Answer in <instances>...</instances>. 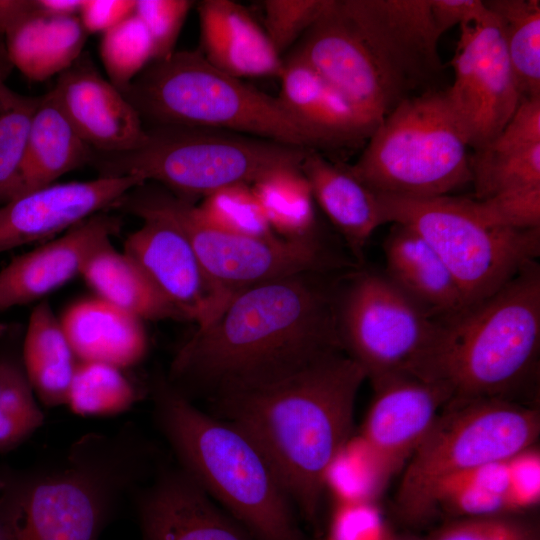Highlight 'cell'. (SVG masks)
Wrapping results in <instances>:
<instances>
[{"label": "cell", "instance_id": "4", "mask_svg": "<svg viewBox=\"0 0 540 540\" xmlns=\"http://www.w3.org/2000/svg\"><path fill=\"white\" fill-rule=\"evenodd\" d=\"M156 422L179 466L255 540H305L295 507L256 444L208 414L160 377L152 385Z\"/></svg>", "mask_w": 540, "mask_h": 540}, {"label": "cell", "instance_id": "11", "mask_svg": "<svg viewBox=\"0 0 540 540\" xmlns=\"http://www.w3.org/2000/svg\"><path fill=\"white\" fill-rule=\"evenodd\" d=\"M135 199L171 217L188 237L222 310L238 293L303 273L333 274L358 265L324 237L287 239L240 236L204 223L191 199L131 190ZM222 312V311H221Z\"/></svg>", "mask_w": 540, "mask_h": 540}, {"label": "cell", "instance_id": "18", "mask_svg": "<svg viewBox=\"0 0 540 540\" xmlns=\"http://www.w3.org/2000/svg\"><path fill=\"white\" fill-rule=\"evenodd\" d=\"M371 383L374 397L359 436L390 478L406 465L452 393L441 383L407 373Z\"/></svg>", "mask_w": 540, "mask_h": 540}, {"label": "cell", "instance_id": "12", "mask_svg": "<svg viewBox=\"0 0 540 540\" xmlns=\"http://www.w3.org/2000/svg\"><path fill=\"white\" fill-rule=\"evenodd\" d=\"M338 284L336 316L343 351L371 382L412 374L432 350L442 327L383 272L357 267Z\"/></svg>", "mask_w": 540, "mask_h": 540}, {"label": "cell", "instance_id": "40", "mask_svg": "<svg viewBox=\"0 0 540 540\" xmlns=\"http://www.w3.org/2000/svg\"><path fill=\"white\" fill-rule=\"evenodd\" d=\"M328 0H266L264 30L276 51L282 55L318 19Z\"/></svg>", "mask_w": 540, "mask_h": 540}, {"label": "cell", "instance_id": "32", "mask_svg": "<svg viewBox=\"0 0 540 540\" xmlns=\"http://www.w3.org/2000/svg\"><path fill=\"white\" fill-rule=\"evenodd\" d=\"M137 390L115 366L94 361H78L66 405L80 416H110L133 406Z\"/></svg>", "mask_w": 540, "mask_h": 540}, {"label": "cell", "instance_id": "1", "mask_svg": "<svg viewBox=\"0 0 540 540\" xmlns=\"http://www.w3.org/2000/svg\"><path fill=\"white\" fill-rule=\"evenodd\" d=\"M303 273L235 295L197 327L170 364L167 382L188 399L254 389L343 351L337 327L339 281Z\"/></svg>", "mask_w": 540, "mask_h": 540}, {"label": "cell", "instance_id": "24", "mask_svg": "<svg viewBox=\"0 0 540 540\" xmlns=\"http://www.w3.org/2000/svg\"><path fill=\"white\" fill-rule=\"evenodd\" d=\"M279 79L278 98L291 113L317 131L330 149L367 141L378 125L297 56L290 54L284 60Z\"/></svg>", "mask_w": 540, "mask_h": 540}, {"label": "cell", "instance_id": "45", "mask_svg": "<svg viewBox=\"0 0 540 540\" xmlns=\"http://www.w3.org/2000/svg\"><path fill=\"white\" fill-rule=\"evenodd\" d=\"M374 502H335L327 540H392Z\"/></svg>", "mask_w": 540, "mask_h": 540}, {"label": "cell", "instance_id": "16", "mask_svg": "<svg viewBox=\"0 0 540 540\" xmlns=\"http://www.w3.org/2000/svg\"><path fill=\"white\" fill-rule=\"evenodd\" d=\"M291 54L307 63L376 124L404 100L337 0H328Z\"/></svg>", "mask_w": 540, "mask_h": 540}, {"label": "cell", "instance_id": "37", "mask_svg": "<svg viewBox=\"0 0 540 540\" xmlns=\"http://www.w3.org/2000/svg\"><path fill=\"white\" fill-rule=\"evenodd\" d=\"M99 52L109 81L120 92L154 61L152 38L134 13L103 33Z\"/></svg>", "mask_w": 540, "mask_h": 540}, {"label": "cell", "instance_id": "28", "mask_svg": "<svg viewBox=\"0 0 540 540\" xmlns=\"http://www.w3.org/2000/svg\"><path fill=\"white\" fill-rule=\"evenodd\" d=\"M96 296L144 320H186L158 290L144 271L111 240L98 246L81 274Z\"/></svg>", "mask_w": 540, "mask_h": 540}, {"label": "cell", "instance_id": "17", "mask_svg": "<svg viewBox=\"0 0 540 540\" xmlns=\"http://www.w3.org/2000/svg\"><path fill=\"white\" fill-rule=\"evenodd\" d=\"M145 182L137 176L53 183L0 205V254L69 230Z\"/></svg>", "mask_w": 540, "mask_h": 540}, {"label": "cell", "instance_id": "20", "mask_svg": "<svg viewBox=\"0 0 540 540\" xmlns=\"http://www.w3.org/2000/svg\"><path fill=\"white\" fill-rule=\"evenodd\" d=\"M79 136L96 152L123 153L146 138L142 118L124 95L82 54L52 89Z\"/></svg>", "mask_w": 540, "mask_h": 540}, {"label": "cell", "instance_id": "43", "mask_svg": "<svg viewBox=\"0 0 540 540\" xmlns=\"http://www.w3.org/2000/svg\"><path fill=\"white\" fill-rule=\"evenodd\" d=\"M193 6L188 0H135L134 14L147 28L154 45V61L173 54L177 39Z\"/></svg>", "mask_w": 540, "mask_h": 540}, {"label": "cell", "instance_id": "25", "mask_svg": "<svg viewBox=\"0 0 540 540\" xmlns=\"http://www.w3.org/2000/svg\"><path fill=\"white\" fill-rule=\"evenodd\" d=\"M383 251L385 276L428 314L442 320L466 307L450 269L417 232L393 224Z\"/></svg>", "mask_w": 540, "mask_h": 540}, {"label": "cell", "instance_id": "48", "mask_svg": "<svg viewBox=\"0 0 540 540\" xmlns=\"http://www.w3.org/2000/svg\"><path fill=\"white\" fill-rule=\"evenodd\" d=\"M430 7L441 35L455 25L482 23L492 15L485 1L481 0H430Z\"/></svg>", "mask_w": 540, "mask_h": 540}, {"label": "cell", "instance_id": "36", "mask_svg": "<svg viewBox=\"0 0 540 540\" xmlns=\"http://www.w3.org/2000/svg\"><path fill=\"white\" fill-rule=\"evenodd\" d=\"M39 99L13 91L0 75V203L14 194Z\"/></svg>", "mask_w": 540, "mask_h": 540}, {"label": "cell", "instance_id": "46", "mask_svg": "<svg viewBox=\"0 0 540 540\" xmlns=\"http://www.w3.org/2000/svg\"><path fill=\"white\" fill-rule=\"evenodd\" d=\"M439 510L454 518L526 513L512 492L486 486H470L442 497L436 505Z\"/></svg>", "mask_w": 540, "mask_h": 540}, {"label": "cell", "instance_id": "47", "mask_svg": "<svg viewBox=\"0 0 540 540\" xmlns=\"http://www.w3.org/2000/svg\"><path fill=\"white\" fill-rule=\"evenodd\" d=\"M538 144H540V97H533L521 99L503 130L483 148L503 152L522 150Z\"/></svg>", "mask_w": 540, "mask_h": 540}, {"label": "cell", "instance_id": "8", "mask_svg": "<svg viewBox=\"0 0 540 540\" xmlns=\"http://www.w3.org/2000/svg\"><path fill=\"white\" fill-rule=\"evenodd\" d=\"M307 151L224 130L156 125L146 129L138 148L113 154L94 151L89 164L98 177L154 180L191 199L236 184L252 185L279 168H300Z\"/></svg>", "mask_w": 540, "mask_h": 540}, {"label": "cell", "instance_id": "33", "mask_svg": "<svg viewBox=\"0 0 540 540\" xmlns=\"http://www.w3.org/2000/svg\"><path fill=\"white\" fill-rule=\"evenodd\" d=\"M469 167L477 200L540 186V144L503 152L482 148L469 155Z\"/></svg>", "mask_w": 540, "mask_h": 540}, {"label": "cell", "instance_id": "30", "mask_svg": "<svg viewBox=\"0 0 540 540\" xmlns=\"http://www.w3.org/2000/svg\"><path fill=\"white\" fill-rule=\"evenodd\" d=\"M251 188L273 232L287 239L322 237L313 194L299 167L273 170Z\"/></svg>", "mask_w": 540, "mask_h": 540}, {"label": "cell", "instance_id": "49", "mask_svg": "<svg viewBox=\"0 0 540 540\" xmlns=\"http://www.w3.org/2000/svg\"><path fill=\"white\" fill-rule=\"evenodd\" d=\"M134 10L135 0H83L78 16L88 34L105 33Z\"/></svg>", "mask_w": 540, "mask_h": 540}, {"label": "cell", "instance_id": "38", "mask_svg": "<svg viewBox=\"0 0 540 540\" xmlns=\"http://www.w3.org/2000/svg\"><path fill=\"white\" fill-rule=\"evenodd\" d=\"M207 225L227 233L266 238L274 236L251 185L236 184L217 190L195 206Z\"/></svg>", "mask_w": 540, "mask_h": 540}, {"label": "cell", "instance_id": "26", "mask_svg": "<svg viewBox=\"0 0 540 540\" xmlns=\"http://www.w3.org/2000/svg\"><path fill=\"white\" fill-rule=\"evenodd\" d=\"M59 319L78 361L124 370L147 353L143 321L97 296L74 302Z\"/></svg>", "mask_w": 540, "mask_h": 540}, {"label": "cell", "instance_id": "14", "mask_svg": "<svg viewBox=\"0 0 540 540\" xmlns=\"http://www.w3.org/2000/svg\"><path fill=\"white\" fill-rule=\"evenodd\" d=\"M404 99L435 90L443 64L430 0H337Z\"/></svg>", "mask_w": 540, "mask_h": 540}, {"label": "cell", "instance_id": "2", "mask_svg": "<svg viewBox=\"0 0 540 540\" xmlns=\"http://www.w3.org/2000/svg\"><path fill=\"white\" fill-rule=\"evenodd\" d=\"M367 379L344 351L279 381L217 397V417L264 454L295 509L316 525L327 470L352 436L357 393Z\"/></svg>", "mask_w": 540, "mask_h": 540}, {"label": "cell", "instance_id": "35", "mask_svg": "<svg viewBox=\"0 0 540 540\" xmlns=\"http://www.w3.org/2000/svg\"><path fill=\"white\" fill-rule=\"evenodd\" d=\"M43 421L22 363L0 358V453L19 446Z\"/></svg>", "mask_w": 540, "mask_h": 540}, {"label": "cell", "instance_id": "21", "mask_svg": "<svg viewBox=\"0 0 540 540\" xmlns=\"http://www.w3.org/2000/svg\"><path fill=\"white\" fill-rule=\"evenodd\" d=\"M121 224L119 217L100 212L16 256L0 270V313L40 300L80 275L91 253L117 235Z\"/></svg>", "mask_w": 540, "mask_h": 540}, {"label": "cell", "instance_id": "22", "mask_svg": "<svg viewBox=\"0 0 540 540\" xmlns=\"http://www.w3.org/2000/svg\"><path fill=\"white\" fill-rule=\"evenodd\" d=\"M198 15L199 51L210 64L239 79L279 78L284 60L245 7L230 0H204Z\"/></svg>", "mask_w": 540, "mask_h": 540}, {"label": "cell", "instance_id": "31", "mask_svg": "<svg viewBox=\"0 0 540 540\" xmlns=\"http://www.w3.org/2000/svg\"><path fill=\"white\" fill-rule=\"evenodd\" d=\"M485 4L498 21L521 99L540 97V1L488 0Z\"/></svg>", "mask_w": 540, "mask_h": 540}, {"label": "cell", "instance_id": "27", "mask_svg": "<svg viewBox=\"0 0 540 540\" xmlns=\"http://www.w3.org/2000/svg\"><path fill=\"white\" fill-rule=\"evenodd\" d=\"M93 153L49 91L40 96L32 116L12 198L51 185L65 173L89 164Z\"/></svg>", "mask_w": 540, "mask_h": 540}, {"label": "cell", "instance_id": "39", "mask_svg": "<svg viewBox=\"0 0 540 540\" xmlns=\"http://www.w3.org/2000/svg\"><path fill=\"white\" fill-rule=\"evenodd\" d=\"M424 540H540V525L527 513L460 517L442 524Z\"/></svg>", "mask_w": 540, "mask_h": 540}, {"label": "cell", "instance_id": "13", "mask_svg": "<svg viewBox=\"0 0 540 540\" xmlns=\"http://www.w3.org/2000/svg\"><path fill=\"white\" fill-rule=\"evenodd\" d=\"M454 81L448 103L473 151L488 145L505 127L521 101L498 21L460 27L452 59Z\"/></svg>", "mask_w": 540, "mask_h": 540}, {"label": "cell", "instance_id": "42", "mask_svg": "<svg viewBox=\"0 0 540 540\" xmlns=\"http://www.w3.org/2000/svg\"><path fill=\"white\" fill-rule=\"evenodd\" d=\"M469 200L475 212L494 225L540 228V186L506 191L482 200Z\"/></svg>", "mask_w": 540, "mask_h": 540}, {"label": "cell", "instance_id": "15", "mask_svg": "<svg viewBox=\"0 0 540 540\" xmlns=\"http://www.w3.org/2000/svg\"><path fill=\"white\" fill-rule=\"evenodd\" d=\"M116 206L143 220L142 226L125 240L123 252L186 320L196 322L198 327L213 321L221 313V305L179 225L129 192Z\"/></svg>", "mask_w": 540, "mask_h": 540}, {"label": "cell", "instance_id": "19", "mask_svg": "<svg viewBox=\"0 0 540 540\" xmlns=\"http://www.w3.org/2000/svg\"><path fill=\"white\" fill-rule=\"evenodd\" d=\"M133 497L142 540H255L180 466H159Z\"/></svg>", "mask_w": 540, "mask_h": 540}, {"label": "cell", "instance_id": "10", "mask_svg": "<svg viewBox=\"0 0 540 540\" xmlns=\"http://www.w3.org/2000/svg\"><path fill=\"white\" fill-rule=\"evenodd\" d=\"M377 196L386 223L411 228L442 258L466 306L496 292L540 254V228L494 225L469 198Z\"/></svg>", "mask_w": 540, "mask_h": 540}, {"label": "cell", "instance_id": "9", "mask_svg": "<svg viewBox=\"0 0 540 540\" xmlns=\"http://www.w3.org/2000/svg\"><path fill=\"white\" fill-rule=\"evenodd\" d=\"M468 143L445 90L400 102L348 170L378 194L449 196L471 182Z\"/></svg>", "mask_w": 540, "mask_h": 540}, {"label": "cell", "instance_id": "52", "mask_svg": "<svg viewBox=\"0 0 540 540\" xmlns=\"http://www.w3.org/2000/svg\"><path fill=\"white\" fill-rule=\"evenodd\" d=\"M392 540H419V539H415V538H412V537H397V536H394Z\"/></svg>", "mask_w": 540, "mask_h": 540}, {"label": "cell", "instance_id": "34", "mask_svg": "<svg viewBox=\"0 0 540 540\" xmlns=\"http://www.w3.org/2000/svg\"><path fill=\"white\" fill-rule=\"evenodd\" d=\"M388 480V475L361 437L351 436L327 470L325 490L332 492L335 502L376 503Z\"/></svg>", "mask_w": 540, "mask_h": 540}, {"label": "cell", "instance_id": "50", "mask_svg": "<svg viewBox=\"0 0 540 540\" xmlns=\"http://www.w3.org/2000/svg\"><path fill=\"white\" fill-rule=\"evenodd\" d=\"M37 9L36 0H0V36L20 18Z\"/></svg>", "mask_w": 540, "mask_h": 540}, {"label": "cell", "instance_id": "44", "mask_svg": "<svg viewBox=\"0 0 540 540\" xmlns=\"http://www.w3.org/2000/svg\"><path fill=\"white\" fill-rule=\"evenodd\" d=\"M88 33L79 16H49L47 21L42 80L60 74L82 55Z\"/></svg>", "mask_w": 540, "mask_h": 540}, {"label": "cell", "instance_id": "3", "mask_svg": "<svg viewBox=\"0 0 540 540\" xmlns=\"http://www.w3.org/2000/svg\"><path fill=\"white\" fill-rule=\"evenodd\" d=\"M130 426L88 432L52 461L0 468V540H99L160 465Z\"/></svg>", "mask_w": 540, "mask_h": 540}, {"label": "cell", "instance_id": "51", "mask_svg": "<svg viewBox=\"0 0 540 540\" xmlns=\"http://www.w3.org/2000/svg\"><path fill=\"white\" fill-rule=\"evenodd\" d=\"M83 0H37L39 10L49 16L79 15Z\"/></svg>", "mask_w": 540, "mask_h": 540}, {"label": "cell", "instance_id": "41", "mask_svg": "<svg viewBox=\"0 0 540 540\" xmlns=\"http://www.w3.org/2000/svg\"><path fill=\"white\" fill-rule=\"evenodd\" d=\"M48 17L39 10L37 4V9L20 18L3 36L8 61L33 81H43L42 65Z\"/></svg>", "mask_w": 540, "mask_h": 540}, {"label": "cell", "instance_id": "5", "mask_svg": "<svg viewBox=\"0 0 540 540\" xmlns=\"http://www.w3.org/2000/svg\"><path fill=\"white\" fill-rule=\"evenodd\" d=\"M540 267H524L488 297L443 319L432 350L411 374L445 385L454 400L512 399L536 377Z\"/></svg>", "mask_w": 540, "mask_h": 540}, {"label": "cell", "instance_id": "7", "mask_svg": "<svg viewBox=\"0 0 540 540\" xmlns=\"http://www.w3.org/2000/svg\"><path fill=\"white\" fill-rule=\"evenodd\" d=\"M539 434L535 407L504 398L450 401L405 465L395 496L399 520L413 527L428 523L443 482L509 461L533 448Z\"/></svg>", "mask_w": 540, "mask_h": 540}, {"label": "cell", "instance_id": "6", "mask_svg": "<svg viewBox=\"0 0 540 540\" xmlns=\"http://www.w3.org/2000/svg\"><path fill=\"white\" fill-rule=\"evenodd\" d=\"M156 125L224 130L299 148L330 149L313 128L278 97L210 64L199 50L151 62L121 92Z\"/></svg>", "mask_w": 540, "mask_h": 540}, {"label": "cell", "instance_id": "23", "mask_svg": "<svg viewBox=\"0 0 540 540\" xmlns=\"http://www.w3.org/2000/svg\"><path fill=\"white\" fill-rule=\"evenodd\" d=\"M300 169L319 205L345 242L349 255L361 266L373 232L385 219L377 193L359 181L346 165L335 164L318 151L308 150Z\"/></svg>", "mask_w": 540, "mask_h": 540}, {"label": "cell", "instance_id": "29", "mask_svg": "<svg viewBox=\"0 0 540 540\" xmlns=\"http://www.w3.org/2000/svg\"><path fill=\"white\" fill-rule=\"evenodd\" d=\"M78 364L60 319L44 300L32 310L22 348V366L38 400L48 407L66 405Z\"/></svg>", "mask_w": 540, "mask_h": 540}]
</instances>
